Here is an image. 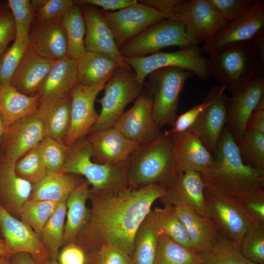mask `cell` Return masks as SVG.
I'll return each mask as SVG.
<instances>
[{"label": "cell", "instance_id": "obj_1", "mask_svg": "<svg viewBox=\"0 0 264 264\" xmlns=\"http://www.w3.org/2000/svg\"><path fill=\"white\" fill-rule=\"evenodd\" d=\"M167 185H153L119 192L90 189V216L76 242L86 256L104 244L115 246L132 257L135 233Z\"/></svg>", "mask_w": 264, "mask_h": 264}, {"label": "cell", "instance_id": "obj_2", "mask_svg": "<svg viewBox=\"0 0 264 264\" xmlns=\"http://www.w3.org/2000/svg\"><path fill=\"white\" fill-rule=\"evenodd\" d=\"M200 175L205 189L234 197L264 187V172L244 163L233 133L226 127L213 163Z\"/></svg>", "mask_w": 264, "mask_h": 264}, {"label": "cell", "instance_id": "obj_3", "mask_svg": "<svg viewBox=\"0 0 264 264\" xmlns=\"http://www.w3.org/2000/svg\"><path fill=\"white\" fill-rule=\"evenodd\" d=\"M180 174L169 131L155 140L140 144L127 161V182L132 190L153 185H167Z\"/></svg>", "mask_w": 264, "mask_h": 264}, {"label": "cell", "instance_id": "obj_4", "mask_svg": "<svg viewBox=\"0 0 264 264\" xmlns=\"http://www.w3.org/2000/svg\"><path fill=\"white\" fill-rule=\"evenodd\" d=\"M92 151L86 136L68 147L63 172L84 176L92 189L119 192L128 188L127 161L116 165L100 164L92 160Z\"/></svg>", "mask_w": 264, "mask_h": 264}, {"label": "cell", "instance_id": "obj_5", "mask_svg": "<svg viewBox=\"0 0 264 264\" xmlns=\"http://www.w3.org/2000/svg\"><path fill=\"white\" fill-rule=\"evenodd\" d=\"M199 42L181 22L166 19L146 28L119 48L124 58H137L158 52L169 46L180 49L198 45Z\"/></svg>", "mask_w": 264, "mask_h": 264}, {"label": "cell", "instance_id": "obj_6", "mask_svg": "<svg viewBox=\"0 0 264 264\" xmlns=\"http://www.w3.org/2000/svg\"><path fill=\"white\" fill-rule=\"evenodd\" d=\"M206 65L210 76L232 94L243 89L256 75H262L249 42L209 56Z\"/></svg>", "mask_w": 264, "mask_h": 264}, {"label": "cell", "instance_id": "obj_7", "mask_svg": "<svg viewBox=\"0 0 264 264\" xmlns=\"http://www.w3.org/2000/svg\"><path fill=\"white\" fill-rule=\"evenodd\" d=\"M194 74L176 67L156 69L147 77L145 84L153 96V116L157 126L171 125L177 117L180 94L186 81Z\"/></svg>", "mask_w": 264, "mask_h": 264}, {"label": "cell", "instance_id": "obj_8", "mask_svg": "<svg viewBox=\"0 0 264 264\" xmlns=\"http://www.w3.org/2000/svg\"><path fill=\"white\" fill-rule=\"evenodd\" d=\"M143 86L137 79L134 72L121 67L117 68L107 81L103 96L98 99L101 110L91 130L113 127L124 112L126 107L141 95Z\"/></svg>", "mask_w": 264, "mask_h": 264}, {"label": "cell", "instance_id": "obj_9", "mask_svg": "<svg viewBox=\"0 0 264 264\" xmlns=\"http://www.w3.org/2000/svg\"><path fill=\"white\" fill-rule=\"evenodd\" d=\"M198 45L190 46L170 52H158L142 57L124 58L126 63L134 69L136 78L142 85L152 71L165 67H176L189 70L199 79L205 80L210 75L206 59L202 55Z\"/></svg>", "mask_w": 264, "mask_h": 264}, {"label": "cell", "instance_id": "obj_10", "mask_svg": "<svg viewBox=\"0 0 264 264\" xmlns=\"http://www.w3.org/2000/svg\"><path fill=\"white\" fill-rule=\"evenodd\" d=\"M264 30V2L240 17L226 22L203 42L202 52L211 56L221 51L247 44Z\"/></svg>", "mask_w": 264, "mask_h": 264}, {"label": "cell", "instance_id": "obj_11", "mask_svg": "<svg viewBox=\"0 0 264 264\" xmlns=\"http://www.w3.org/2000/svg\"><path fill=\"white\" fill-rule=\"evenodd\" d=\"M119 49L127 41L146 28L167 19L154 8L140 2L115 12L100 10Z\"/></svg>", "mask_w": 264, "mask_h": 264}, {"label": "cell", "instance_id": "obj_12", "mask_svg": "<svg viewBox=\"0 0 264 264\" xmlns=\"http://www.w3.org/2000/svg\"><path fill=\"white\" fill-rule=\"evenodd\" d=\"M208 218L220 235L238 246L250 223L240 208L234 197L204 191Z\"/></svg>", "mask_w": 264, "mask_h": 264}, {"label": "cell", "instance_id": "obj_13", "mask_svg": "<svg viewBox=\"0 0 264 264\" xmlns=\"http://www.w3.org/2000/svg\"><path fill=\"white\" fill-rule=\"evenodd\" d=\"M153 96L145 88L133 105L116 121L113 127L128 138L140 144L156 139L163 132L153 116Z\"/></svg>", "mask_w": 264, "mask_h": 264}, {"label": "cell", "instance_id": "obj_14", "mask_svg": "<svg viewBox=\"0 0 264 264\" xmlns=\"http://www.w3.org/2000/svg\"><path fill=\"white\" fill-rule=\"evenodd\" d=\"M107 81L91 86L77 83L72 88L70 92V123L64 142L66 146H71L78 139L86 136L97 122L99 114L95 109L94 103Z\"/></svg>", "mask_w": 264, "mask_h": 264}, {"label": "cell", "instance_id": "obj_15", "mask_svg": "<svg viewBox=\"0 0 264 264\" xmlns=\"http://www.w3.org/2000/svg\"><path fill=\"white\" fill-rule=\"evenodd\" d=\"M210 103L188 131L196 134L211 153L216 151L226 127L229 97L224 88L213 86L210 89Z\"/></svg>", "mask_w": 264, "mask_h": 264}, {"label": "cell", "instance_id": "obj_16", "mask_svg": "<svg viewBox=\"0 0 264 264\" xmlns=\"http://www.w3.org/2000/svg\"><path fill=\"white\" fill-rule=\"evenodd\" d=\"M0 228L12 256L17 253H27L37 264H43L51 259L49 253L33 229L11 215L0 204Z\"/></svg>", "mask_w": 264, "mask_h": 264}, {"label": "cell", "instance_id": "obj_17", "mask_svg": "<svg viewBox=\"0 0 264 264\" xmlns=\"http://www.w3.org/2000/svg\"><path fill=\"white\" fill-rule=\"evenodd\" d=\"M45 135L44 125L35 113L16 121L6 129L0 142L1 159L16 163Z\"/></svg>", "mask_w": 264, "mask_h": 264}, {"label": "cell", "instance_id": "obj_18", "mask_svg": "<svg viewBox=\"0 0 264 264\" xmlns=\"http://www.w3.org/2000/svg\"><path fill=\"white\" fill-rule=\"evenodd\" d=\"M170 19L184 24L199 43L208 40L226 23L209 0H179Z\"/></svg>", "mask_w": 264, "mask_h": 264}, {"label": "cell", "instance_id": "obj_19", "mask_svg": "<svg viewBox=\"0 0 264 264\" xmlns=\"http://www.w3.org/2000/svg\"><path fill=\"white\" fill-rule=\"evenodd\" d=\"M86 137L92 149V161L100 164L125 162L140 144L128 138L113 127L91 130Z\"/></svg>", "mask_w": 264, "mask_h": 264}, {"label": "cell", "instance_id": "obj_20", "mask_svg": "<svg viewBox=\"0 0 264 264\" xmlns=\"http://www.w3.org/2000/svg\"><path fill=\"white\" fill-rule=\"evenodd\" d=\"M264 97V75H257L242 90L229 98L226 128L238 142L246 132L247 120Z\"/></svg>", "mask_w": 264, "mask_h": 264}, {"label": "cell", "instance_id": "obj_21", "mask_svg": "<svg viewBox=\"0 0 264 264\" xmlns=\"http://www.w3.org/2000/svg\"><path fill=\"white\" fill-rule=\"evenodd\" d=\"M204 189L199 173L186 172L167 185L164 194L158 199L163 206L188 207L199 215L208 217Z\"/></svg>", "mask_w": 264, "mask_h": 264}, {"label": "cell", "instance_id": "obj_22", "mask_svg": "<svg viewBox=\"0 0 264 264\" xmlns=\"http://www.w3.org/2000/svg\"><path fill=\"white\" fill-rule=\"evenodd\" d=\"M78 4L81 6L86 23L85 45L86 51L106 54L113 59L119 67L132 70L121 54L111 30L104 21L100 10L91 5Z\"/></svg>", "mask_w": 264, "mask_h": 264}, {"label": "cell", "instance_id": "obj_23", "mask_svg": "<svg viewBox=\"0 0 264 264\" xmlns=\"http://www.w3.org/2000/svg\"><path fill=\"white\" fill-rule=\"evenodd\" d=\"M62 20L44 23L34 20L28 34L29 49L54 61L66 57L67 41Z\"/></svg>", "mask_w": 264, "mask_h": 264}, {"label": "cell", "instance_id": "obj_24", "mask_svg": "<svg viewBox=\"0 0 264 264\" xmlns=\"http://www.w3.org/2000/svg\"><path fill=\"white\" fill-rule=\"evenodd\" d=\"M172 135L174 154L180 173L193 171L200 174L213 163L214 155L196 134L187 131Z\"/></svg>", "mask_w": 264, "mask_h": 264}, {"label": "cell", "instance_id": "obj_25", "mask_svg": "<svg viewBox=\"0 0 264 264\" xmlns=\"http://www.w3.org/2000/svg\"><path fill=\"white\" fill-rule=\"evenodd\" d=\"M70 92L40 101L35 113L42 121L46 135L64 143L70 123Z\"/></svg>", "mask_w": 264, "mask_h": 264}, {"label": "cell", "instance_id": "obj_26", "mask_svg": "<svg viewBox=\"0 0 264 264\" xmlns=\"http://www.w3.org/2000/svg\"><path fill=\"white\" fill-rule=\"evenodd\" d=\"M15 165L0 159V204L13 216L19 217L22 206L32 193L33 185L16 175Z\"/></svg>", "mask_w": 264, "mask_h": 264}, {"label": "cell", "instance_id": "obj_27", "mask_svg": "<svg viewBox=\"0 0 264 264\" xmlns=\"http://www.w3.org/2000/svg\"><path fill=\"white\" fill-rule=\"evenodd\" d=\"M55 62L41 56L29 48L10 85L25 95L37 93Z\"/></svg>", "mask_w": 264, "mask_h": 264}, {"label": "cell", "instance_id": "obj_28", "mask_svg": "<svg viewBox=\"0 0 264 264\" xmlns=\"http://www.w3.org/2000/svg\"><path fill=\"white\" fill-rule=\"evenodd\" d=\"M176 216L184 226L192 251L200 254L210 248L221 236L207 217L185 207H175Z\"/></svg>", "mask_w": 264, "mask_h": 264}, {"label": "cell", "instance_id": "obj_29", "mask_svg": "<svg viewBox=\"0 0 264 264\" xmlns=\"http://www.w3.org/2000/svg\"><path fill=\"white\" fill-rule=\"evenodd\" d=\"M90 189L89 183L83 179L68 197L63 246L76 243L78 237L88 222L90 208L87 207L86 203Z\"/></svg>", "mask_w": 264, "mask_h": 264}, {"label": "cell", "instance_id": "obj_30", "mask_svg": "<svg viewBox=\"0 0 264 264\" xmlns=\"http://www.w3.org/2000/svg\"><path fill=\"white\" fill-rule=\"evenodd\" d=\"M77 67V61L67 56L56 61L37 93L40 101L70 93L78 83Z\"/></svg>", "mask_w": 264, "mask_h": 264}, {"label": "cell", "instance_id": "obj_31", "mask_svg": "<svg viewBox=\"0 0 264 264\" xmlns=\"http://www.w3.org/2000/svg\"><path fill=\"white\" fill-rule=\"evenodd\" d=\"M39 103L38 93L29 96L10 85L0 84V114L6 129L16 121L35 114Z\"/></svg>", "mask_w": 264, "mask_h": 264}, {"label": "cell", "instance_id": "obj_32", "mask_svg": "<svg viewBox=\"0 0 264 264\" xmlns=\"http://www.w3.org/2000/svg\"><path fill=\"white\" fill-rule=\"evenodd\" d=\"M83 179L81 176L77 175L48 172L42 180L33 185L29 199L61 202L67 199Z\"/></svg>", "mask_w": 264, "mask_h": 264}, {"label": "cell", "instance_id": "obj_33", "mask_svg": "<svg viewBox=\"0 0 264 264\" xmlns=\"http://www.w3.org/2000/svg\"><path fill=\"white\" fill-rule=\"evenodd\" d=\"M119 67L118 64L106 54L86 51L77 61L78 83L91 86L108 81Z\"/></svg>", "mask_w": 264, "mask_h": 264}, {"label": "cell", "instance_id": "obj_34", "mask_svg": "<svg viewBox=\"0 0 264 264\" xmlns=\"http://www.w3.org/2000/svg\"><path fill=\"white\" fill-rule=\"evenodd\" d=\"M162 233L153 220L150 211L135 233L132 264H155Z\"/></svg>", "mask_w": 264, "mask_h": 264}, {"label": "cell", "instance_id": "obj_35", "mask_svg": "<svg viewBox=\"0 0 264 264\" xmlns=\"http://www.w3.org/2000/svg\"><path fill=\"white\" fill-rule=\"evenodd\" d=\"M67 41V57L78 61L86 51L85 45L86 23L80 5L75 3L62 20Z\"/></svg>", "mask_w": 264, "mask_h": 264}, {"label": "cell", "instance_id": "obj_36", "mask_svg": "<svg viewBox=\"0 0 264 264\" xmlns=\"http://www.w3.org/2000/svg\"><path fill=\"white\" fill-rule=\"evenodd\" d=\"M151 214L154 223L163 233L183 247L192 251L186 229L176 216L174 206L155 207L151 210Z\"/></svg>", "mask_w": 264, "mask_h": 264}, {"label": "cell", "instance_id": "obj_37", "mask_svg": "<svg viewBox=\"0 0 264 264\" xmlns=\"http://www.w3.org/2000/svg\"><path fill=\"white\" fill-rule=\"evenodd\" d=\"M67 199L58 203L57 208L44 226L40 236L42 243L51 259H56L60 248L63 246Z\"/></svg>", "mask_w": 264, "mask_h": 264}, {"label": "cell", "instance_id": "obj_38", "mask_svg": "<svg viewBox=\"0 0 264 264\" xmlns=\"http://www.w3.org/2000/svg\"><path fill=\"white\" fill-rule=\"evenodd\" d=\"M155 264H203L200 254L189 250L161 233Z\"/></svg>", "mask_w": 264, "mask_h": 264}, {"label": "cell", "instance_id": "obj_39", "mask_svg": "<svg viewBox=\"0 0 264 264\" xmlns=\"http://www.w3.org/2000/svg\"><path fill=\"white\" fill-rule=\"evenodd\" d=\"M200 255L203 264H257L243 255L236 243L221 236Z\"/></svg>", "mask_w": 264, "mask_h": 264}, {"label": "cell", "instance_id": "obj_40", "mask_svg": "<svg viewBox=\"0 0 264 264\" xmlns=\"http://www.w3.org/2000/svg\"><path fill=\"white\" fill-rule=\"evenodd\" d=\"M58 203L28 199L22 206L19 217L21 220L28 224L40 238L44 226L54 213Z\"/></svg>", "mask_w": 264, "mask_h": 264}, {"label": "cell", "instance_id": "obj_41", "mask_svg": "<svg viewBox=\"0 0 264 264\" xmlns=\"http://www.w3.org/2000/svg\"><path fill=\"white\" fill-rule=\"evenodd\" d=\"M29 48L28 35L16 37L13 44L0 57V84L10 85Z\"/></svg>", "mask_w": 264, "mask_h": 264}, {"label": "cell", "instance_id": "obj_42", "mask_svg": "<svg viewBox=\"0 0 264 264\" xmlns=\"http://www.w3.org/2000/svg\"><path fill=\"white\" fill-rule=\"evenodd\" d=\"M68 147L65 143L45 135L35 148L48 172H63Z\"/></svg>", "mask_w": 264, "mask_h": 264}, {"label": "cell", "instance_id": "obj_43", "mask_svg": "<svg viewBox=\"0 0 264 264\" xmlns=\"http://www.w3.org/2000/svg\"><path fill=\"white\" fill-rule=\"evenodd\" d=\"M236 143L246 164L264 172V134L246 131Z\"/></svg>", "mask_w": 264, "mask_h": 264}, {"label": "cell", "instance_id": "obj_44", "mask_svg": "<svg viewBox=\"0 0 264 264\" xmlns=\"http://www.w3.org/2000/svg\"><path fill=\"white\" fill-rule=\"evenodd\" d=\"M239 247L249 260L264 264V224H250L242 237Z\"/></svg>", "mask_w": 264, "mask_h": 264}, {"label": "cell", "instance_id": "obj_45", "mask_svg": "<svg viewBox=\"0 0 264 264\" xmlns=\"http://www.w3.org/2000/svg\"><path fill=\"white\" fill-rule=\"evenodd\" d=\"M16 175L33 185L42 180L48 173L35 148L29 151L15 163Z\"/></svg>", "mask_w": 264, "mask_h": 264}, {"label": "cell", "instance_id": "obj_46", "mask_svg": "<svg viewBox=\"0 0 264 264\" xmlns=\"http://www.w3.org/2000/svg\"><path fill=\"white\" fill-rule=\"evenodd\" d=\"M235 198L250 224H264V188L245 192Z\"/></svg>", "mask_w": 264, "mask_h": 264}, {"label": "cell", "instance_id": "obj_47", "mask_svg": "<svg viewBox=\"0 0 264 264\" xmlns=\"http://www.w3.org/2000/svg\"><path fill=\"white\" fill-rule=\"evenodd\" d=\"M35 20L44 23L62 20L66 11L75 3L73 0H31Z\"/></svg>", "mask_w": 264, "mask_h": 264}, {"label": "cell", "instance_id": "obj_48", "mask_svg": "<svg viewBox=\"0 0 264 264\" xmlns=\"http://www.w3.org/2000/svg\"><path fill=\"white\" fill-rule=\"evenodd\" d=\"M6 5L11 11L15 21L16 36L28 35L35 20L34 11L30 0H8Z\"/></svg>", "mask_w": 264, "mask_h": 264}, {"label": "cell", "instance_id": "obj_49", "mask_svg": "<svg viewBox=\"0 0 264 264\" xmlns=\"http://www.w3.org/2000/svg\"><path fill=\"white\" fill-rule=\"evenodd\" d=\"M225 22L242 15L254 6L264 2L262 0H209Z\"/></svg>", "mask_w": 264, "mask_h": 264}, {"label": "cell", "instance_id": "obj_50", "mask_svg": "<svg viewBox=\"0 0 264 264\" xmlns=\"http://www.w3.org/2000/svg\"><path fill=\"white\" fill-rule=\"evenodd\" d=\"M86 264H132L131 257L124 251L104 244L87 255Z\"/></svg>", "mask_w": 264, "mask_h": 264}, {"label": "cell", "instance_id": "obj_51", "mask_svg": "<svg viewBox=\"0 0 264 264\" xmlns=\"http://www.w3.org/2000/svg\"><path fill=\"white\" fill-rule=\"evenodd\" d=\"M212 93L209 89L201 104L194 106L176 118L171 125V129L169 132L172 133H176L188 131L204 109L210 103Z\"/></svg>", "mask_w": 264, "mask_h": 264}, {"label": "cell", "instance_id": "obj_52", "mask_svg": "<svg viewBox=\"0 0 264 264\" xmlns=\"http://www.w3.org/2000/svg\"><path fill=\"white\" fill-rule=\"evenodd\" d=\"M16 26L14 18L6 3L0 4V57L7 49L9 44L15 40Z\"/></svg>", "mask_w": 264, "mask_h": 264}, {"label": "cell", "instance_id": "obj_53", "mask_svg": "<svg viewBox=\"0 0 264 264\" xmlns=\"http://www.w3.org/2000/svg\"><path fill=\"white\" fill-rule=\"evenodd\" d=\"M64 246L58 256L59 264H86V254L77 244L69 243Z\"/></svg>", "mask_w": 264, "mask_h": 264}, {"label": "cell", "instance_id": "obj_54", "mask_svg": "<svg viewBox=\"0 0 264 264\" xmlns=\"http://www.w3.org/2000/svg\"><path fill=\"white\" fill-rule=\"evenodd\" d=\"M77 4H87L102 7V10H119L127 7L137 2L135 0H77Z\"/></svg>", "mask_w": 264, "mask_h": 264}, {"label": "cell", "instance_id": "obj_55", "mask_svg": "<svg viewBox=\"0 0 264 264\" xmlns=\"http://www.w3.org/2000/svg\"><path fill=\"white\" fill-rule=\"evenodd\" d=\"M246 131L264 134V97L249 117Z\"/></svg>", "mask_w": 264, "mask_h": 264}, {"label": "cell", "instance_id": "obj_56", "mask_svg": "<svg viewBox=\"0 0 264 264\" xmlns=\"http://www.w3.org/2000/svg\"><path fill=\"white\" fill-rule=\"evenodd\" d=\"M258 64L259 72L264 75V30L256 34L250 41Z\"/></svg>", "mask_w": 264, "mask_h": 264}, {"label": "cell", "instance_id": "obj_57", "mask_svg": "<svg viewBox=\"0 0 264 264\" xmlns=\"http://www.w3.org/2000/svg\"><path fill=\"white\" fill-rule=\"evenodd\" d=\"M139 1L154 8L163 14L167 19H170L174 9L179 0H144Z\"/></svg>", "mask_w": 264, "mask_h": 264}, {"label": "cell", "instance_id": "obj_58", "mask_svg": "<svg viewBox=\"0 0 264 264\" xmlns=\"http://www.w3.org/2000/svg\"><path fill=\"white\" fill-rule=\"evenodd\" d=\"M11 264H37L31 256L27 253L20 252L10 257Z\"/></svg>", "mask_w": 264, "mask_h": 264}, {"label": "cell", "instance_id": "obj_59", "mask_svg": "<svg viewBox=\"0 0 264 264\" xmlns=\"http://www.w3.org/2000/svg\"><path fill=\"white\" fill-rule=\"evenodd\" d=\"M0 256L11 257L10 250L3 239L0 238Z\"/></svg>", "mask_w": 264, "mask_h": 264}, {"label": "cell", "instance_id": "obj_60", "mask_svg": "<svg viewBox=\"0 0 264 264\" xmlns=\"http://www.w3.org/2000/svg\"><path fill=\"white\" fill-rule=\"evenodd\" d=\"M6 130V128L3 122L2 119L0 114V142L4 135Z\"/></svg>", "mask_w": 264, "mask_h": 264}, {"label": "cell", "instance_id": "obj_61", "mask_svg": "<svg viewBox=\"0 0 264 264\" xmlns=\"http://www.w3.org/2000/svg\"><path fill=\"white\" fill-rule=\"evenodd\" d=\"M0 264H11L10 257L0 256Z\"/></svg>", "mask_w": 264, "mask_h": 264}, {"label": "cell", "instance_id": "obj_62", "mask_svg": "<svg viewBox=\"0 0 264 264\" xmlns=\"http://www.w3.org/2000/svg\"><path fill=\"white\" fill-rule=\"evenodd\" d=\"M43 264H59L56 259H50Z\"/></svg>", "mask_w": 264, "mask_h": 264}]
</instances>
